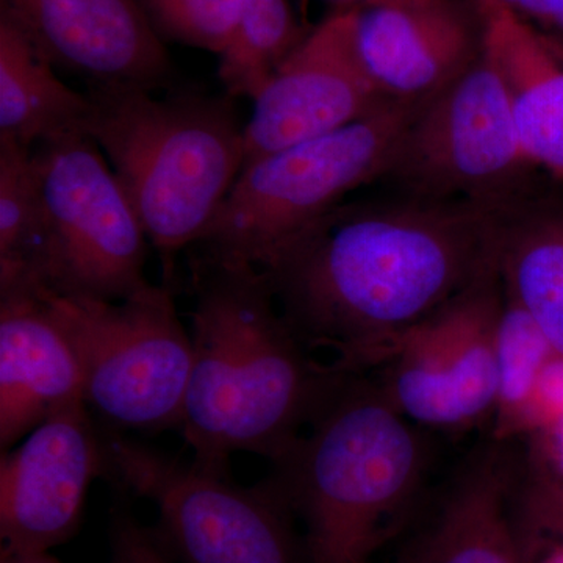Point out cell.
<instances>
[{
    "instance_id": "1",
    "label": "cell",
    "mask_w": 563,
    "mask_h": 563,
    "mask_svg": "<svg viewBox=\"0 0 563 563\" xmlns=\"http://www.w3.org/2000/svg\"><path fill=\"white\" fill-rule=\"evenodd\" d=\"M518 203L351 201L274 252L265 274L279 312L314 357L346 374L379 368L413 331L499 273Z\"/></svg>"
},
{
    "instance_id": "2",
    "label": "cell",
    "mask_w": 563,
    "mask_h": 563,
    "mask_svg": "<svg viewBox=\"0 0 563 563\" xmlns=\"http://www.w3.org/2000/svg\"><path fill=\"white\" fill-rule=\"evenodd\" d=\"M190 268L192 354L180 431L211 472L228 474L236 453L276 462L354 374L299 342L257 266L196 250Z\"/></svg>"
},
{
    "instance_id": "3",
    "label": "cell",
    "mask_w": 563,
    "mask_h": 563,
    "mask_svg": "<svg viewBox=\"0 0 563 563\" xmlns=\"http://www.w3.org/2000/svg\"><path fill=\"white\" fill-rule=\"evenodd\" d=\"M273 463L263 483L302 526L309 563H369L424 506L432 444L372 373L354 374Z\"/></svg>"
},
{
    "instance_id": "4",
    "label": "cell",
    "mask_w": 563,
    "mask_h": 563,
    "mask_svg": "<svg viewBox=\"0 0 563 563\" xmlns=\"http://www.w3.org/2000/svg\"><path fill=\"white\" fill-rule=\"evenodd\" d=\"M87 135L98 144L162 258L172 287L180 251L195 246L244 165V128L225 95L87 87Z\"/></svg>"
},
{
    "instance_id": "5",
    "label": "cell",
    "mask_w": 563,
    "mask_h": 563,
    "mask_svg": "<svg viewBox=\"0 0 563 563\" xmlns=\"http://www.w3.org/2000/svg\"><path fill=\"white\" fill-rule=\"evenodd\" d=\"M429 101L384 102L346 128L244 166L192 247L258 268L352 192L380 181L404 132Z\"/></svg>"
},
{
    "instance_id": "6",
    "label": "cell",
    "mask_w": 563,
    "mask_h": 563,
    "mask_svg": "<svg viewBox=\"0 0 563 563\" xmlns=\"http://www.w3.org/2000/svg\"><path fill=\"white\" fill-rule=\"evenodd\" d=\"M40 229L27 273L10 290L122 301L147 284L146 232L106 155L74 132L33 150Z\"/></svg>"
},
{
    "instance_id": "7",
    "label": "cell",
    "mask_w": 563,
    "mask_h": 563,
    "mask_svg": "<svg viewBox=\"0 0 563 563\" xmlns=\"http://www.w3.org/2000/svg\"><path fill=\"white\" fill-rule=\"evenodd\" d=\"M38 292L76 352L85 404L103 428H179L192 347L169 285L147 282L122 301Z\"/></svg>"
},
{
    "instance_id": "8",
    "label": "cell",
    "mask_w": 563,
    "mask_h": 563,
    "mask_svg": "<svg viewBox=\"0 0 563 563\" xmlns=\"http://www.w3.org/2000/svg\"><path fill=\"white\" fill-rule=\"evenodd\" d=\"M103 429L111 483L155 504L161 543L181 563H309L298 520L265 483L181 462Z\"/></svg>"
},
{
    "instance_id": "9",
    "label": "cell",
    "mask_w": 563,
    "mask_h": 563,
    "mask_svg": "<svg viewBox=\"0 0 563 563\" xmlns=\"http://www.w3.org/2000/svg\"><path fill=\"white\" fill-rule=\"evenodd\" d=\"M531 168L506 85L484 47L457 80L422 107L380 181L415 198L517 203Z\"/></svg>"
},
{
    "instance_id": "10",
    "label": "cell",
    "mask_w": 563,
    "mask_h": 563,
    "mask_svg": "<svg viewBox=\"0 0 563 563\" xmlns=\"http://www.w3.org/2000/svg\"><path fill=\"white\" fill-rule=\"evenodd\" d=\"M499 273L410 333L372 372L396 409L424 431H463L495 418Z\"/></svg>"
},
{
    "instance_id": "11",
    "label": "cell",
    "mask_w": 563,
    "mask_h": 563,
    "mask_svg": "<svg viewBox=\"0 0 563 563\" xmlns=\"http://www.w3.org/2000/svg\"><path fill=\"white\" fill-rule=\"evenodd\" d=\"M387 101L358 55L354 7H340L307 33L255 99L244 128L243 168L346 128Z\"/></svg>"
},
{
    "instance_id": "12",
    "label": "cell",
    "mask_w": 563,
    "mask_h": 563,
    "mask_svg": "<svg viewBox=\"0 0 563 563\" xmlns=\"http://www.w3.org/2000/svg\"><path fill=\"white\" fill-rule=\"evenodd\" d=\"M103 429L87 404L66 407L33 429L0 462L2 547L49 553L79 529L92 481L106 477Z\"/></svg>"
},
{
    "instance_id": "13",
    "label": "cell",
    "mask_w": 563,
    "mask_h": 563,
    "mask_svg": "<svg viewBox=\"0 0 563 563\" xmlns=\"http://www.w3.org/2000/svg\"><path fill=\"white\" fill-rule=\"evenodd\" d=\"M354 33L380 95L421 102L479 58L485 22L476 0H372L354 7Z\"/></svg>"
},
{
    "instance_id": "14",
    "label": "cell",
    "mask_w": 563,
    "mask_h": 563,
    "mask_svg": "<svg viewBox=\"0 0 563 563\" xmlns=\"http://www.w3.org/2000/svg\"><path fill=\"white\" fill-rule=\"evenodd\" d=\"M36 49L88 87H172L173 65L139 0H0Z\"/></svg>"
},
{
    "instance_id": "15",
    "label": "cell",
    "mask_w": 563,
    "mask_h": 563,
    "mask_svg": "<svg viewBox=\"0 0 563 563\" xmlns=\"http://www.w3.org/2000/svg\"><path fill=\"white\" fill-rule=\"evenodd\" d=\"M518 443L492 433L476 444L422 506L396 563H525L515 521Z\"/></svg>"
},
{
    "instance_id": "16",
    "label": "cell",
    "mask_w": 563,
    "mask_h": 563,
    "mask_svg": "<svg viewBox=\"0 0 563 563\" xmlns=\"http://www.w3.org/2000/svg\"><path fill=\"white\" fill-rule=\"evenodd\" d=\"M85 402L76 352L49 303L33 290L0 292V446Z\"/></svg>"
},
{
    "instance_id": "17",
    "label": "cell",
    "mask_w": 563,
    "mask_h": 563,
    "mask_svg": "<svg viewBox=\"0 0 563 563\" xmlns=\"http://www.w3.org/2000/svg\"><path fill=\"white\" fill-rule=\"evenodd\" d=\"M484 47L501 74L532 166L563 180V47L495 0H476Z\"/></svg>"
},
{
    "instance_id": "18",
    "label": "cell",
    "mask_w": 563,
    "mask_h": 563,
    "mask_svg": "<svg viewBox=\"0 0 563 563\" xmlns=\"http://www.w3.org/2000/svg\"><path fill=\"white\" fill-rule=\"evenodd\" d=\"M87 92L69 88L24 32L0 13V141L35 150L66 133H87Z\"/></svg>"
},
{
    "instance_id": "19",
    "label": "cell",
    "mask_w": 563,
    "mask_h": 563,
    "mask_svg": "<svg viewBox=\"0 0 563 563\" xmlns=\"http://www.w3.org/2000/svg\"><path fill=\"white\" fill-rule=\"evenodd\" d=\"M499 277L563 357V217L528 213L520 203L504 228Z\"/></svg>"
},
{
    "instance_id": "20",
    "label": "cell",
    "mask_w": 563,
    "mask_h": 563,
    "mask_svg": "<svg viewBox=\"0 0 563 563\" xmlns=\"http://www.w3.org/2000/svg\"><path fill=\"white\" fill-rule=\"evenodd\" d=\"M306 35L288 0H254L220 55L225 95L255 101Z\"/></svg>"
},
{
    "instance_id": "21",
    "label": "cell",
    "mask_w": 563,
    "mask_h": 563,
    "mask_svg": "<svg viewBox=\"0 0 563 563\" xmlns=\"http://www.w3.org/2000/svg\"><path fill=\"white\" fill-rule=\"evenodd\" d=\"M555 355L558 352L531 314L504 292L496 329L499 399L493 435L520 439L526 433L537 384Z\"/></svg>"
},
{
    "instance_id": "22",
    "label": "cell",
    "mask_w": 563,
    "mask_h": 563,
    "mask_svg": "<svg viewBox=\"0 0 563 563\" xmlns=\"http://www.w3.org/2000/svg\"><path fill=\"white\" fill-rule=\"evenodd\" d=\"M40 229V184L33 150L0 141V291L27 273Z\"/></svg>"
},
{
    "instance_id": "23",
    "label": "cell",
    "mask_w": 563,
    "mask_h": 563,
    "mask_svg": "<svg viewBox=\"0 0 563 563\" xmlns=\"http://www.w3.org/2000/svg\"><path fill=\"white\" fill-rule=\"evenodd\" d=\"M152 27L169 40L218 57L229 46L254 0H139Z\"/></svg>"
},
{
    "instance_id": "24",
    "label": "cell",
    "mask_w": 563,
    "mask_h": 563,
    "mask_svg": "<svg viewBox=\"0 0 563 563\" xmlns=\"http://www.w3.org/2000/svg\"><path fill=\"white\" fill-rule=\"evenodd\" d=\"M515 521L526 563L540 548L563 550V481L543 450L523 454L515 490Z\"/></svg>"
},
{
    "instance_id": "25",
    "label": "cell",
    "mask_w": 563,
    "mask_h": 563,
    "mask_svg": "<svg viewBox=\"0 0 563 563\" xmlns=\"http://www.w3.org/2000/svg\"><path fill=\"white\" fill-rule=\"evenodd\" d=\"M111 563H169L158 537L132 515L118 510L110 529Z\"/></svg>"
},
{
    "instance_id": "26",
    "label": "cell",
    "mask_w": 563,
    "mask_h": 563,
    "mask_svg": "<svg viewBox=\"0 0 563 563\" xmlns=\"http://www.w3.org/2000/svg\"><path fill=\"white\" fill-rule=\"evenodd\" d=\"M525 21L563 33V0H495Z\"/></svg>"
},
{
    "instance_id": "27",
    "label": "cell",
    "mask_w": 563,
    "mask_h": 563,
    "mask_svg": "<svg viewBox=\"0 0 563 563\" xmlns=\"http://www.w3.org/2000/svg\"><path fill=\"white\" fill-rule=\"evenodd\" d=\"M0 563H62L51 553H27L3 548L0 551Z\"/></svg>"
},
{
    "instance_id": "28",
    "label": "cell",
    "mask_w": 563,
    "mask_h": 563,
    "mask_svg": "<svg viewBox=\"0 0 563 563\" xmlns=\"http://www.w3.org/2000/svg\"><path fill=\"white\" fill-rule=\"evenodd\" d=\"M544 454L550 459L551 465L563 481V429L561 431L550 433L548 444L543 446Z\"/></svg>"
},
{
    "instance_id": "29",
    "label": "cell",
    "mask_w": 563,
    "mask_h": 563,
    "mask_svg": "<svg viewBox=\"0 0 563 563\" xmlns=\"http://www.w3.org/2000/svg\"><path fill=\"white\" fill-rule=\"evenodd\" d=\"M540 550H544L542 558L537 559V561H532V562L528 561L529 563H563L562 548L544 547V548H540ZM533 554H536V553H533ZM532 555H531V558H532Z\"/></svg>"
},
{
    "instance_id": "30",
    "label": "cell",
    "mask_w": 563,
    "mask_h": 563,
    "mask_svg": "<svg viewBox=\"0 0 563 563\" xmlns=\"http://www.w3.org/2000/svg\"><path fill=\"white\" fill-rule=\"evenodd\" d=\"M340 7H361L363 3L372 2V0H333Z\"/></svg>"
},
{
    "instance_id": "31",
    "label": "cell",
    "mask_w": 563,
    "mask_h": 563,
    "mask_svg": "<svg viewBox=\"0 0 563 563\" xmlns=\"http://www.w3.org/2000/svg\"><path fill=\"white\" fill-rule=\"evenodd\" d=\"M561 429H563V426H562V428H561Z\"/></svg>"
},
{
    "instance_id": "32",
    "label": "cell",
    "mask_w": 563,
    "mask_h": 563,
    "mask_svg": "<svg viewBox=\"0 0 563 563\" xmlns=\"http://www.w3.org/2000/svg\"><path fill=\"white\" fill-rule=\"evenodd\" d=\"M109 563H111V562H109Z\"/></svg>"
}]
</instances>
